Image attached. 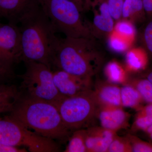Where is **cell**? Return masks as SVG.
Segmentation results:
<instances>
[{"label": "cell", "instance_id": "obj_1", "mask_svg": "<svg viewBox=\"0 0 152 152\" xmlns=\"http://www.w3.org/2000/svg\"><path fill=\"white\" fill-rule=\"evenodd\" d=\"M104 49L94 38H60L52 69H58L91 80L104 61Z\"/></svg>", "mask_w": 152, "mask_h": 152}, {"label": "cell", "instance_id": "obj_2", "mask_svg": "<svg viewBox=\"0 0 152 152\" xmlns=\"http://www.w3.org/2000/svg\"><path fill=\"white\" fill-rule=\"evenodd\" d=\"M22 61L37 62L52 69L60 38L41 5L24 17L19 24Z\"/></svg>", "mask_w": 152, "mask_h": 152}, {"label": "cell", "instance_id": "obj_3", "mask_svg": "<svg viewBox=\"0 0 152 152\" xmlns=\"http://www.w3.org/2000/svg\"><path fill=\"white\" fill-rule=\"evenodd\" d=\"M10 113L12 118L45 137L61 140L69 135L58 108L47 101L22 95Z\"/></svg>", "mask_w": 152, "mask_h": 152}, {"label": "cell", "instance_id": "obj_4", "mask_svg": "<svg viewBox=\"0 0 152 152\" xmlns=\"http://www.w3.org/2000/svg\"><path fill=\"white\" fill-rule=\"evenodd\" d=\"M40 3L56 33L68 37L95 39L75 3L67 0H40Z\"/></svg>", "mask_w": 152, "mask_h": 152}, {"label": "cell", "instance_id": "obj_5", "mask_svg": "<svg viewBox=\"0 0 152 152\" xmlns=\"http://www.w3.org/2000/svg\"><path fill=\"white\" fill-rule=\"evenodd\" d=\"M26 71L20 76L22 88L30 97L51 103L56 106L65 98L55 86L53 71L42 63L25 62Z\"/></svg>", "mask_w": 152, "mask_h": 152}, {"label": "cell", "instance_id": "obj_6", "mask_svg": "<svg viewBox=\"0 0 152 152\" xmlns=\"http://www.w3.org/2000/svg\"><path fill=\"white\" fill-rule=\"evenodd\" d=\"M99 104L91 90L65 97L56 106L63 122L69 130L88 126L96 115Z\"/></svg>", "mask_w": 152, "mask_h": 152}, {"label": "cell", "instance_id": "obj_7", "mask_svg": "<svg viewBox=\"0 0 152 152\" xmlns=\"http://www.w3.org/2000/svg\"><path fill=\"white\" fill-rule=\"evenodd\" d=\"M0 59L12 65L22 61L21 34L18 25L0 23Z\"/></svg>", "mask_w": 152, "mask_h": 152}, {"label": "cell", "instance_id": "obj_8", "mask_svg": "<svg viewBox=\"0 0 152 152\" xmlns=\"http://www.w3.org/2000/svg\"><path fill=\"white\" fill-rule=\"evenodd\" d=\"M55 86L65 97H69L90 89L91 81L87 80L58 69L52 70Z\"/></svg>", "mask_w": 152, "mask_h": 152}, {"label": "cell", "instance_id": "obj_9", "mask_svg": "<svg viewBox=\"0 0 152 152\" xmlns=\"http://www.w3.org/2000/svg\"><path fill=\"white\" fill-rule=\"evenodd\" d=\"M40 5V0H0V18L18 25L24 17Z\"/></svg>", "mask_w": 152, "mask_h": 152}, {"label": "cell", "instance_id": "obj_10", "mask_svg": "<svg viewBox=\"0 0 152 152\" xmlns=\"http://www.w3.org/2000/svg\"><path fill=\"white\" fill-rule=\"evenodd\" d=\"M99 6V9H92L94 17L92 23H88L93 37L97 39L104 38L107 39L109 36L114 31L115 20L112 17L108 6L107 0L104 1Z\"/></svg>", "mask_w": 152, "mask_h": 152}, {"label": "cell", "instance_id": "obj_11", "mask_svg": "<svg viewBox=\"0 0 152 152\" xmlns=\"http://www.w3.org/2000/svg\"><path fill=\"white\" fill-rule=\"evenodd\" d=\"M115 135V132L102 127L86 130L85 142L87 152H107Z\"/></svg>", "mask_w": 152, "mask_h": 152}, {"label": "cell", "instance_id": "obj_12", "mask_svg": "<svg viewBox=\"0 0 152 152\" xmlns=\"http://www.w3.org/2000/svg\"><path fill=\"white\" fill-rule=\"evenodd\" d=\"M99 107L97 115L101 127L115 132L125 126L129 117L121 107Z\"/></svg>", "mask_w": 152, "mask_h": 152}, {"label": "cell", "instance_id": "obj_13", "mask_svg": "<svg viewBox=\"0 0 152 152\" xmlns=\"http://www.w3.org/2000/svg\"><path fill=\"white\" fill-rule=\"evenodd\" d=\"M94 95L99 106L121 107V88L114 83H103L98 85Z\"/></svg>", "mask_w": 152, "mask_h": 152}, {"label": "cell", "instance_id": "obj_14", "mask_svg": "<svg viewBox=\"0 0 152 152\" xmlns=\"http://www.w3.org/2000/svg\"><path fill=\"white\" fill-rule=\"evenodd\" d=\"M22 96L14 85L0 84V115L10 113Z\"/></svg>", "mask_w": 152, "mask_h": 152}, {"label": "cell", "instance_id": "obj_15", "mask_svg": "<svg viewBox=\"0 0 152 152\" xmlns=\"http://www.w3.org/2000/svg\"><path fill=\"white\" fill-rule=\"evenodd\" d=\"M121 18L130 21L134 24L143 23L147 20L142 0H125Z\"/></svg>", "mask_w": 152, "mask_h": 152}, {"label": "cell", "instance_id": "obj_16", "mask_svg": "<svg viewBox=\"0 0 152 152\" xmlns=\"http://www.w3.org/2000/svg\"><path fill=\"white\" fill-rule=\"evenodd\" d=\"M126 53V67L128 71L137 72L145 68L148 56L142 48L130 49Z\"/></svg>", "mask_w": 152, "mask_h": 152}, {"label": "cell", "instance_id": "obj_17", "mask_svg": "<svg viewBox=\"0 0 152 152\" xmlns=\"http://www.w3.org/2000/svg\"><path fill=\"white\" fill-rule=\"evenodd\" d=\"M122 106L126 107L140 108L143 102L137 90L132 86H124L121 89Z\"/></svg>", "mask_w": 152, "mask_h": 152}, {"label": "cell", "instance_id": "obj_18", "mask_svg": "<svg viewBox=\"0 0 152 152\" xmlns=\"http://www.w3.org/2000/svg\"><path fill=\"white\" fill-rule=\"evenodd\" d=\"M104 73L109 81L112 83H122L126 79L125 69L119 63L115 61H110L106 65Z\"/></svg>", "mask_w": 152, "mask_h": 152}, {"label": "cell", "instance_id": "obj_19", "mask_svg": "<svg viewBox=\"0 0 152 152\" xmlns=\"http://www.w3.org/2000/svg\"><path fill=\"white\" fill-rule=\"evenodd\" d=\"M109 48L115 53H123L127 52L132 48L133 42L120 36L114 31L107 39Z\"/></svg>", "mask_w": 152, "mask_h": 152}, {"label": "cell", "instance_id": "obj_20", "mask_svg": "<svg viewBox=\"0 0 152 152\" xmlns=\"http://www.w3.org/2000/svg\"><path fill=\"white\" fill-rule=\"evenodd\" d=\"M152 125V104L140 109L134 123V129L145 131Z\"/></svg>", "mask_w": 152, "mask_h": 152}, {"label": "cell", "instance_id": "obj_21", "mask_svg": "<svg viewBox=\"0 0 152 152\" xmlns=\"http://www.w3.org/2000/svg\"><path fill=\"white\" fill-rule=\"evenodd\" d=\"M114 31L133 43L137 36L135 24L129 20L121 18L115 23Z\"/></svg>", "mask_w": 152, "mask_h": 152}, {"label": "cell", "instance_id": "obj_22", "mask_svg": "<svg viewBox=\"0 0 152 152\" xmlns=\"http://www.w3.org/2000/svg\"><path fill=\"white\" fill-rule=\"evenodd\" d=\"M86 134V130L83 129L77 130L71 136L65 152H87L85 142Z\"/></svg>", "mask_w": 152, "mask_h": 152}, {"label": "cell", "instance_id": "obj_23", "mask_svg": "<svg viewBox=\"0 0 152 152\" xmlns=\"http://www.w3.org/2000/svg\"><path fill=\"white\" fill-rule=\"evenodd\" d=\"M133 86L144 101L148 104H152V84L148 79L145 77L136 79L133 82Z\"/></svg>", "mask_w": 152, "mask_h": 152}, {"label": "cell", "instance_id": "obj_24", "mask_svg": "<svg viewBox=\"0 0 152 152\" xmlns=\"http://www.w3.org/2000/svg\"><path fill=\"white\" fill-rule=\"evenodd\" d=\"M147 20L141 31L140 39L142 48L152 58V19Z\"/></svg>", "mask_w": 152, "mask_h": 152}, {"label": "cell", "instance_id": "obj_25", "mask_svg": "<svg viewBox=\"0 0 152 152\" xmlns=\"http://www.w3.org/2000/svg\"><path fill=\"white\" fill-rule=\"evenodd\" d=\"M107 152H132L130 144L127 137H121L115 135L110 145Z\"/></svg>", "mask_w": 152, "mask_h": 152}, {"label": "cell", "instance_id": "obj_26", "mask_svg": "<svg viewBox=\"0 0 152 152\" xmlns=\"http://www.w3.org/2000/svg\"><path fill=\"white\" fill-rule=\"evenodd\" d=\"M128 140L133 152H152V144L144 141L135 136L128 135Z\"/></svg>", "mask_w": 152, "mask_h": 152}, {"label": "cell", "instance_id": "obj_27", "mask_svg": "<svg viewBox=\"0 0 152 152\" xmlns=\"http://www.w3.org/2000/svg\"><path fill=\"white\" fill-rule=\"evenodd\" d=\"M13 66L0 59V84H6L15 77Z\"/></svg>", "mask_w": 152, "mask_h": 152}, {"label": "cell", "instance_id": "obj_28", "mask_svg": "<svg viewBox=\"0 0 152 152\" xmlns=\"http://www.w3.org/2000/svg\"><path fill=\"white\" fill-rule=\"evenodd\" d=\"M124 1L125 0H107L109 11L116 21L122 18L123 6Z\"/></svg>", "mask_w": 152, "mask_h": 152}, {"label": "cell", "instance_id": "obj_29", "mask_svg": "<svg viewBox=\"0 0 152 152\" xmlns=\"http://www.w3.org/2000/svg\"><path fill=\"white\" fill-rule=\"evenodd\" d=\"M26 149L18 147L11 146L0 143V152H26Z\"/></svg>", "mask_w": 152, "mask_h": 152}, {"label": "cell", "instance_id": "obj_30", "mask_svg": "<svg viewBox=\"0 0 152 152\" xmlns=\"http://www.w3.org/2000/svg\"><path fill=\"white\" fill-rule=\"evenodd\" d=\"M147 20L152 19V0H142Z\"/></svg>", "mask_w": 152, "mask_h": 152}, {"label": "cell", "instance_id": "obj_31", "mask_svg": "<svg viewBox=\"0 0 152 152\" xmlns=\"http://www.w3.org/2000/svg\"><path fill=\"white\" fill-rule=\"evenodd\" d=\"M84 11H88L91 10L93 0H83Z\"/></svg>", "mask_w": 152, "mask_h": 152}, {"label": "cell", "instance_id": "obj_32", "mask_svg": "<svg viewBox=\"0 0 152 152\" xmlns=\"http://www.w3.org/2000/svg\"><path fill=\"white\" fill-rule=\"evenodd\" d=\"M67 1H70L75 3L81 12H83V0H67Z\"/></svg>", "mask_w": 152, "mask_h": 152}, {"label": "cell", "instance_id": "obj_33", "mask_svg": "<svg viewBox=\"0 0 152 152\" xmlns=\"http://www.w3.org/2000/svg\"><path fill=\"white\" fill-rule=\"evenodd\" d=\"M144 77L148 79L152 84V69L147 71L144 75Z\"/></svg>", "mask_w": 152, "mask_h": 152}, {"label": "cell", "instance_id": "obj_34", "mask_svg": "<svg viewBox=\"0 0 152 152\" xmlns=\"http://www.w3.org/2000/svg\"><path fill=\"white\" fill-rule=\"evenodd\" d=\"M105 0H93L92 7V9L96 7L99 5L101 4Z\"/></svg>", "mask_w": 152, "mask_h": 152}, {"label": "cell", "instance_id": "obj_35", "mask_svg": "<svg viewBox=\"0 0 152 152\" xmlns=\"http://www.w3.org/2000/svg\"><path fill=\"white\" fill-rule=\"evenodd\" d=\"M145 132H146L147 134L149 136L150 138L152 140V125L151 126H150L148 128Z\"/></svg>", "mask_w": 152, "mask_h": 152}]
</instances>
